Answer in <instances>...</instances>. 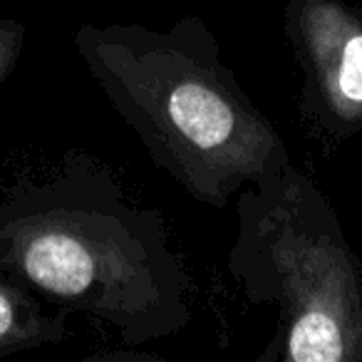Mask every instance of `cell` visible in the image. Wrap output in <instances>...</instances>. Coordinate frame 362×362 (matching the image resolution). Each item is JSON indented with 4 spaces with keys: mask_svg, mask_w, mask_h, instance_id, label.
Returning a JSON list of instances; mask_svg holds the SVG:
<instances>
[{
    "mask_svg": "<svg viewBox=\"0 0 362 362\" xmlns=\"http://www.w3.org/2000/svg\"><path fill=\"white\" fill-rule=\"evenodd\" d=\"M0 268L70 315L107 322L127 345L192 320V283L164 216L132 204L107 166L77 151L0 197Z\"/></svg>",
    "mask_w": 362,
    "mask_h": 362,
    "instance_id": "cell-1",
    "label": "cell"
},
{
    "mask_svg": "<svg viewBox=\"0 0 362 362\" xmlns=\"http://www.w3.org/2000/svg\"><path fill=\"white\" fill-rule=\"evenodd\" d=\"M72 42L156 169L194 202L226 209L241 189L291 159L199 18H181L166 30L87 23Z\"/></svg>",
    "mask_w": 362,
    "mask_h": 362,
    "instance_id": "cell-2",
    "label": "cell"
},
{
    "mask_svg": "<svg viewBox=\"0 0 362 362\" xmlns=\"http://www.w3.org/2000/svg\"><path fill=\"white\" fill-rule=\"evenodd\" d=\"M28 42V25L16 18H0V85L13 75Z\"/></svg>",
    "mask_w": 362,
    "mask_h": 362,
    "instance_id": "cell-6",
    "label": "cell"
},
{
    "mask_svg": "<svg viewBox=\"0 0 362 362\" xmlns=\"http://www.w3.org/2000/svg\"><path fill=\"white\" fill-rule=\"evenodd\" d=\"M283 21L303 75V117L340 141L362 132V6L288 0Z\"/></svg>",
    "mask_w": 362,
    "mask_h": 362,
    "instance_id": "cell-4",
    "label": "cell"
},
{
    "mask_svg": "<svg viewBox=\"0 0 362 362\" xmlns=\"http://www.w3.org/2000/svg\"><path fill=\"white\" fill-rule=\"evenodd\" d=\"M238 197L228 273L281 310L263 360L362 362V261L320 187L286 159Z\"/></svg>",
    "mask_w": 362,
    "mask_h": 362,
    "instance_id": "cell-3",
    "label": "cell"
},
{
    "mask_svg": "<svg viewBox=\"0 0 362 362\" xmlns=\"http://www.w3.org/2000/svg\"><path fill=\"white\" fill-rule=\"evenodd\" d=\"M70 313L0 268V357L60 345Z\"/></svg>",
    "mask_w": 362,
    "mask_h": 362,
    "instance_id": "cell-5",
    "label": "cell"
}]
</instances>
